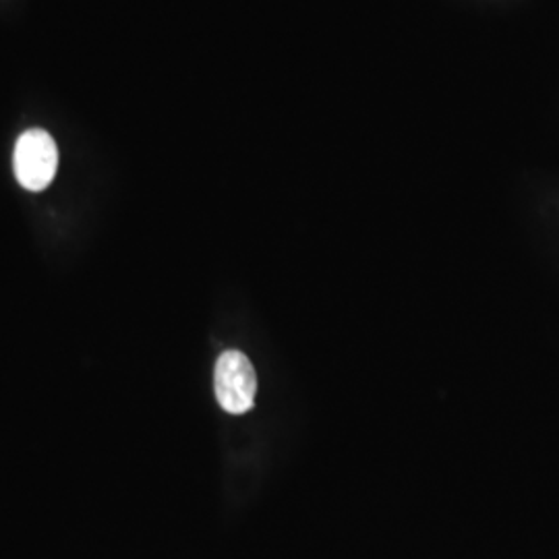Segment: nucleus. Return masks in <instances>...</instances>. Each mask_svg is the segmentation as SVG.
I'll use <instances>...</instances> for the list:
<instances>
[{
  "mask_svg": "<svg viewBox=\"0 0 559 559\" xmlns=\"http://www.w3.org/2000/svg\"><path fill=\"white\" fill-rule=\"evenodd\" d=\"M13 168L23 189L44 191L59 168L57 141L44 129L25 131L15 145Z\"/></svg>",
  "mask_w": 559,
  "mask_h": 559,
  "instance_id": "nucleus-1",
  "label": "nucleus"
},
{
  "mask_svg": "<svg viewBox=\"0 0 559 559\" xmlns=\"http://www.w3.org/2000/svg\"><path fill=\"white\" fill-rule=\"evenodd\" d=\"M216 399L222 408L230 415H245L253 408L255 392H258V376L251 365L239 350L222 353L216 362L214 373Z\"/></svg>",
  "mask_w": 559,
  "mask_h": 559,
  "instance_id": "nucleus-2",
  "label": "nucleus"
}]
</instances>
